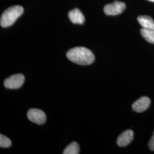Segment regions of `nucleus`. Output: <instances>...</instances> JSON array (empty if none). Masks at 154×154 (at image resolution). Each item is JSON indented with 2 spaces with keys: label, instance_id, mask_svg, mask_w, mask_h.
Returning <instances> with one entry per match:
<instances>
[{
  "label": "nucleus",
  "instance_id": "7",
  "mask_svg": "<svg viewBox=\"0 0 154 154\" xmlns=\"http://www.w3.org/2000/svg\"><path fill=\"white\" fill-rule=\"evenodd\" d=\"M134 138V132L131 130H127L118 137L116 143L119 147H125L131 142Z\"/></svg>",
  "mask_w": 154,
  "mask_h": 154
},
{
  "label": "nucleus",
  "instance_id": "3",
  "mask_svg": "<svg viewBox=\"0 0 154 154\" xmlns=\"http://www.w3.org/2000/svg\"><path fill=\"white\" fill-rule=\"evenodd\" d=\"M25 81V77L22 74L12 75L4 81V85L6 88L16 89L20 88Z\"/></svg>",
  "mask_w": 154,
  "mask_h": 154
},
{
  "label": "nucleus",
  "instance_id": "9",
  "mask_svg": "<svg viewBox=\"0 0 154 154\" xmlns=\"http://www.w3.org/2000/svg\"><path fill=\"white\" fill-rule=\"evenodd\" d=\"M139 24L146 29L154 30V21L151 17L148 16H140L137 18Z\"/></svg>",
  "mask_w": 154,
  "mask_h": 154
},
{
  "label": "nucleus",
  "instance_id": "13",
  "mask_svg": "<svg viewBox=\"0 0 154 154\" xmlns=\"http://www.w3.org/2000/svg\"><path fill=\"white\" fill-rule=\"evenodd\" d=\"M149 147L151 151H154V131L152 137L149 141Z\"/></svg>",
  "mask_w": 154,
  "mask_h": 154
},
{
  "label": "nucleus",
  "instance_id": "2",
  "mask_svg": "<svg viewBox=\"0 0 154 154\" xmlns=\"http://www.w3.org/2000/svg\"><path fill=\"white\" fill-rule=\"evenodd\" d=\"M23 12V8L21 6L15 5L11 6L2 14L0 19L1 26L3 28L9 27L12 25L21 16Z\"/></svg>",
  "mask_w": 154,
  "mask_h": 154
},
{
  "label": "nucleus",
  "instance_id": "1",
  "mask_svg": "<svg viewBox=\"0 0 154 154\" xmlns=\"http://www.w3.org/2000/svg\"><path fill=\"white\" fill-rule=\"evenodd\" d=\"M66 56L70 61L80 65H90L95 60L93 52L84 47H75L69 50Z\"/></svg>",
  "mask_w": 154,
  "mask_h": 154
},
{
  "label": "nucleus",
  "instance_id": "5",
  "mask_svg": "<svg viewBox=\"0 0 154 154\" xmlns=\"http://www.w3.org/2000/svg\"><path fill=\"white\" fill-rule=\"evenodd\" d=\"M27 116L30 121L37 125L44 124L46 119L44 112L37 109H32L28 110Z\"/></svg>",
  "mask_w": 154,
  "mask_h": 154
},
{
  "label": "nucleus",
  "instance_id": "8",
  "mask_svg": "<svg viewBox=\"0 0 154 154\" xmlns=\"http://www.w3.org/2000/svg\"><path fill=\"white\" fill-rule=\"evenodd\" d=\"M70 21L74 24H83L85 22V17L78 9H74L68 13Z\"/></svg>",
  "mask_w": 154,
  "mask_h": 154
},
{
  "label": "nucleus",
  "instance_id": "4",
  "mask_svg": "<svg viewBox=\"0 0 154 154\" xmlns=\"http://www.w3.org/2000/svg\"><path fill=\"white\" fill-rule=\"evenodd\" d=\"M125 8L126 5L124 2L115 1L112 4L105 6L103 11L107 16H116L122 13Z\"/></svg>",
  "mask_w": 154,
  "mask_h": 154
},
{
  "label": "nucleus",
  "instance_id": "11",
  "mask_svg": "<svg viewBox=\"0 0 154 154\" xmlns=\"http://www.w3.org/2000/svg\"><path fill=\"white\" fill-rule=\"evenodd\" d=\"M79 153V144L75 142H73L69 144L63 152V154H78Z\"/></svg>",
  "mask_w": 154,
  "mask_h": 154
},
{
  "label": "nucleus",
  "instance_id": "6",
  "mask_svg": "<svg viewBox=\"0 0 154 154\" xmlns=\"http://www.w3.org/2000/svg\"><path fill=\"white\" fill-rule=\"evenodd\" d=\"M150 102L149 98L147 97H142L132 104V109L137 112H142L149 108Z\"/></svg>",
  "mask_w": 154,
  "mask_h": 154
},
{
  "label": "nucleus",
  "instance_id": "10",
  "mask_svg": "<svg viewBox=\"0 0 154 154\" xmlns=\"http://www.w3.org/2000/svg\"><path fill=\"white\" fill-rule=\"evenodd\" d=\"M140 34L148 42L154 44V30L142 28L140 30Z\"/></svg>",
  "mask_w": 154,
  "mask_h": 154
},
{
  "label": "nucleus",
  "instance_id": "12",
  "mask_svg": "<svg viewBox=\"0 0 154 154\" xmlns=\"http://www.w3.org/2000/svg\"><path fill=\"white\" fill-rule=\"evenodd\" d=\"M11 141L10 139L8 138L5 135L1 134L0 135V147L7 148L11 146Z\"/></svg>",
  "mask_w": 154,
  "mask_h": 154
},
{
  "label": "nucleus",
  "instance_id": "14",
  "mask_svg": "<svg viewBox=\"0 0 154 154\" xmlns=\"http://www.w3.org/2000/svg\"><path fill=\"white\" fill-rule=\"evenodd\" d=\"M149 1H151V2H154V0H148Z\"/></svg>",
  "mask_w": 154,
  "mask_h": 154
}]
</instances>
